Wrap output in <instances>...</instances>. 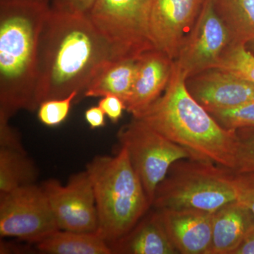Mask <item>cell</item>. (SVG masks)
<instances>
[{
  "label": "cell",
  "instance_id": "cell-1",
  "mask_svg": "<svg viewBox=\"0 0 254 254\" xmlns=\"http://www.w3.org/2000/svg\"><path fill=\"white\" fill-rule=\"evenodd\" d=\"M113 60L108 43L88 16L50 9L43 23L38 48L37 108L42 102L83 97L100 69Z\"/></svg>",
  "mask_w": 254,
  "mask_h": 254
},
{
  "label": "cell",
  "instance_id": "cell-2",
  "mask_svg": "<svg viewBox=\"0 0 254 254\" xmlns=\"http://www.w3.org/2000/svg\"><path fill=\"white\" fill-rule=\"evenodd\" d=\"M187 74L174 62L165 91L136 117L160 134L180 145L192 160L236 168V131L223 128L193 98L186 84Z\"/></svg>",
  "mask_w": 254,
  "mask_h": 254
},
{
  "label": "cell",
  "instance_id": "cell-3",
  "mask_svg": "<svg viewBox=\"0 0 254 254\" xmlns=\"http://www.w3.org/2000/svg\"><path fill=\"white\" fill-rule=\"evenodd\" d=\"M50 9L47 0H0V120L38 109V48Z\"/></svg>",
  "mask_w": 254,
  "mask_h": 254
},
{
  "label": "cell",
  "instance_id": "cell-4",
  "mask_svg": "<svg viewBox=\"0 0 254 254\" xmlns=\"http://www.w3.org/2000/svg\"><path fill=\"white\" fill-rule=\"evenodd\" d=\"M87 173L94 190L98 216L96 233L108 244L126 236L150 207L126 148L115 156H97Z\"/></svg>",
  "mask_w": 254,
  "mask_h": 254
},
{
  "label": "cell",
  "instance_id": "cell-5",
  "mask_svg": "<svg viewBox=\"0 0 254 254\" xmlns=\"http://www.w3.org/2000/svg\"><path fill=\"white\" fill-rule=\"evenodd\" d=\"M237 200L236 173L215 164L183 159L170 167L157 187L152 206L213 213Z\"/></svg>",
  "mask_w": 254,
  "mask_h": 254
},
{
  "label": "cell",
  "instance_id": "cell-6",
  "mask_svg": "<svg viewBox=\"0 0 254 254\" xmlns=\"http://www.w3.org/2000/svg\"><path fill=\"white\" fill-rule=\"evenodd\" d=\"M150 0H98L88 13L113 60H137L155 50L148 28Z\"/></svg>",
  "mask_w": 254,
  "mask_h": 254
},
{
  "label": "cell",
  "instance_id": "cell-7",
  "mask_svg": "<svg viewBox=\"0 0 254 254\" xmlns=\"http://www.w3.org/2000/svg\"><path fill=\"white\" fill-rule=\"evenodd\" d=\"M122 147L126 148L130 160L139 177L152 206L157 187L166 177L170 167L190 153L170 141L138 119L133 118L118 133Z\"/></svg>",
  "mask_w": 254,
  "mask_h": 254
},
{
  "label": "cell",
  "instance_id": "cell-8",
  "mask_svg": "<svg viewBox=\"0 0 254 254\" xmlns=\"http://www.w3.org/2000/svg\"><path fill=\"white\" fill-rule=\"evenodd\" d=\"M59 230L42 187L35 184L0 194V235L37 243Z\"/></svg>",
  "mask_w": 254,
  "mask_h": 254
},
{
  "label": "cell",
  "instance_id": "cell-9",
  "mask_svg": "<svg viewBox=\"0 0 254 254\" xmlns=\"http://www.w3.org/2000/svg\"><path fill=\"white\" fill-rule=\"evenodd\" d=\"M231 43V35L217 11L214 0H204L198 18L174 62L187 78L190 77L215 67Z\"/></svg>",
  "mask_w": 254,
  "mask_h": 254
},
{
  "label": "cell",
  "instance_id": "cell-10",
  "mask_svg": "<svg viewBox=\"0 0 254 254\" xmlns=\"http://www.w3.org/2000/svg\"><path fill=\"white\" fill-rule=\"evenodd\" d=\"M58 228L78 232H97L98 216L94 190L86 171L75 174L66 185L56 180L42 185Z\"/></svg>",
  "mask_w": 254,
  "mask_h": 254
},
{
  "label": "cell",
  "instance_id": "cell-11",
  "mask_svg": "<svg viewBox=\"0 0 254 254\" xmlns=\"http://www.w3.org/2000/svg\"><path fill=\"white\" fill-rule=\"evenodd\" d=\"M204 0H150L148 28L155 49L175 61Z\"/></svg>",
  "mask_w": 254,
  "mask_h": 254
},
{
  "label": "cell",
  "instance_id": "cell-12",
  "mask_svg": "<svg viewBox=\"0 0 254 254\" xmlns=\"http://www.w3.org/2000/svg\"><path fill=\"white\" fill-rule=\"evenodd\" d=\"M190 95L207 111L227 109L254 100V85L218 68L188 77Z\"/></svg>",
  "mask_w": 254,
  "mask_h": 254
},
{
  "label": "cell",
  "instance_id": "cell-13",
  "mask_svg": "<svg viewBox=\"0 0 254 254\" xmlns=\"http://www.w3.org/2000/svg\"><path fill=\"white\" fill-rule=\"evenodd\" d=\"M178 253L210 254L213 213L197 210H159Z\"/></svg>",
  "mask_w": 254,
  "mask_h": 254
},
{
  "label": "cell",
  "instance_id": "cell-14",
  "mask_svg": "<svg viewBox=\"0 0 254 254\" xmlns=\"http://www.w3.org/2000/svg\"><path fill=\"white\" fill-rule=\"evenodd\" d=\"M174 67V60L158 50H150L137 60L133 88L127 100V111L138 116L155 100L168 86Z\"/></svg>",
  "mask_w": 254,
  "mask_h": 254
},
{
  "label": "cell",
  "instance_id": "cell-15",
  "mask_svg": "<svg viewBox=\"0 0 254 254\" xmlns=\"http://www.w3.org/2000/svg\"><path fill=\"white\" fill-rule=\"evenodd\" d=\"M254 230L252 211L238 200L213 213L210 254H233Z\"/></svg>",
  "mask_w": 254,
  "mask_h": 254
},
{
  "label": "cell",
  "instance_id": "cell-16",
  "mask_svg": "<svg viewBox=\"0 0 254 254\" xmlns=\"http://www.w3.org/2000/svg\"><path fill=\"white\" fill-rule=\"evenodd\" d=\"M110 247L113 254H178L169 238L160 212L140 220L126 236Z\"/></svg>",
  "mask_w": 254,
  "mask_h": 254
},
{
  "label": "cell",
  "instance_id": "cell-17",
  "mask_svg": "<svg viewBox=\"0 0 254 254\" xmlns=\"http://www.w3.org/2000/svg\"><path fill=\"white\" fill-rule=\"evenodd\" d=\"M136 69L137 60H110L92 79L83 97L116 95L126 104L131 95Z\"/></svg>",
  "mask_w": 254,
  "mask_h": 254
},
{
  "label": "cell",
  "instance_id": "cell-18",
  "mask_svg": "<svg viewBox=\"0 0 254 254\" xmlns=\"http://www.w3.org/2000/svg\"><path fill=\"white\" fill-rule=\"evenodd\" d=\"M37 250L51 254H112L110 245L96 232L59 230L36 243Z\"/></svg>",
  "mask_w": 254,
  "mask_h": 254
},
{
  "label": "cell",
  "instance_id": "cell-19",
  "mask_svg": "<svg viewBox=\"0 0 254 254\" xmlns=\"http://www.w3.org/2000/svg\"><path fill=\"white\" fill-rule=\"evenodd\" d=\"M38 172L24 150L0 148V194L35 184Z\"/></svg>",
  "mask_w": 254,
  "mask_h": 254
},
{
  "label": "cell",
  "instance_id": "cell-20",
  "mask_svg": "<svg viewBox=\"0 0 254 254\" xmlns=\"http://www.w3.org/2000/svg\"><path fill=\"white\" fill-rule=\"evenodd\" d=\"M220 17L228 28L232 43L254 38V0H214Z\"/></svg>",
  "mask_w": 254,
  "mask_h": 254
},
{
  "label": "cell",
  "instance_id": "cell-21",
  "mask_svg": "<svg viewBox=\"0 0 254 254\" xmlns=\"http://www.w3.org/2000/svg\"><path fill=\"white\" fill-rule=\"evenodd\" d=\"M214 68L226 71L254 85V53L245 43H231Z\"/></svg>",
  "mask_w": 254,
  "mask_h": 254
},
{
  "label": "cell",
  "instance_id": "cell-22",
  "mask_svg": "<svg viewBox=\"0 0 254 254\" xmlns=\"http://www.w3.org/2000/svg\"><path fill=\"white\" fill-rule=\"evenodd\" d=\"M214 120L228 130L254 126V100L227 109L209 112Z\"/></svg>",
  "mask_w": 254,
  "mask_h": 254
},
{
  "label": "cell",
  "instance_id": "cell-23",
  "mask_svg": "<svg viewBox=\"0 0 254 254\" xmlns=\"http://www.w3.org/2000/svg\"><path fill=\"white\" fill-rule=\"evenodd\" d=\"M78 98L76 92H73L63 98H56L42 102L38 106V118L47 127L59 126L67 118L73 102Z\"/></svg>",
  "mask_w": 254,
  "mask_h": 254
},
{
  "label": "cell",
  "instance_id": "cell-24",
  "mask_svg": "<svg viewBox=\"0 0 254 254\" xmlns=\"http://www.w3.org/2000/svg\"><path fill=\"white\" fill-rule=\"evenodd\" d=\"M237 152L235 173H254V126L236 130Z\"/></svg>",
  "mask_w": 254,
  "mask_h": 254
},
{
  "label": "cell",
  "instance_id": "cell-25",
  "mask_svg": "<svg viewBox=\"0 0 254 254\" xmlns=\"http://www.w3.org/2000/svg\"><path fill=\"white\" fill-rule=\"evenodd\" d=\"M237 200L250 209L254 216V173L236 174Z\"/></svg>",
  "mask_w": 254,
  "mask_h": 254
},
{
  "label": "cell",
  "instance_id": "cell-26",
  "mask_svg": "<svg viewBox=\"0 0 254 254\" xmlns=\"http://www.w3.org/2000/svg\"><path fill=\"white\" fill-rule=\"evenodd\" d=\"M98 0H50L53 9L67 14L88 16Z\"/></svg>",
  "mask_w": 254,
  "mask_h": 254
},
{
  "label": "cell",
  "instance_id": "cell-27",
  "mask_svg": "<svg viewBox=\"0 0 254 254\" xmlns=\"http://www.w3.org/2000/svg\"><path fill=\"white\" fill-rule=\"evenodd\" d=\"M98 106L103 110L105 115L113 123H118L123 117L126 104L121 98L116 95H108L102 97L98 102Z\"/></svg>",
  "mask_w": 254,
  "mask_h": 254
},
{
  "label": "cell",
  "instance_id": "cell-28",
  "mask_svg": "<svg viewBox=\"0 0 254 254\" xmlns=\"http://www.w3.org/2000/svg\"><path fill=\"white\" fill-rule=\"evenodd\" d=\"M9 122L0 120V148L23 150L18 133L10 126Z\"/></svg>",
  "mask_w": 254,
  "mask_h": 254
},
{
  "label": "cell",
  "instance_id": "cell-29",
  "mask_svg": "<svg viewBox=\"0 0 254 254\" xmlns=\"http://www.w3.org/2000/svg\"><path fill=\"white\" fill-rule=\"evenodd\" d=\"M85 120L93 129L105 126V114L99 106H93L86 110Z\"/></svg>",
  "mask_w": 254,
  "mask_h": 254
},
{
  "label": "cell",
  "instance_id": "cell-30",
  "mask_svg": "<svg viewBox=\"0 0 254 254\" xmlns=\"http://www.w3.org/2000/svg\"><path fill=\"white\" fill-rule=\"evenodd\" d=\"M233 254H254V230L234 252Z\"/></svg>",
  "mask_w": 254,
  "mask_h": 254
},
{
  "label": "cell",
  "instance_id": "cell-31",
  "mask_svg": "<svg viewBox=\"0 0 254 254\" xmlns=\"http://www.w3.org/2000/svg\"><path fill=\"white\" fill-rule=\"evenodd\" d=\"M247 48L252 51V53H254V38L253 39L250 40V41L247 42Z\"/></svg>",
  "mask_w": 254,
  "mask_h": 254
},
{
  "label": "cell",
  "instance_id": "cell-32",
  "mask_svg": "<svg viewBox=\"0 0 254 254\" xmlns=\"http://www.w3.org/2000/svg\"><path fill=\"white\" fill-rule=\"evenodd\" d=\"M47 1H50V0H47Z\"/></svg>",
  "mask_w": 254,
  "mask_h": 254
}]
</instances>
